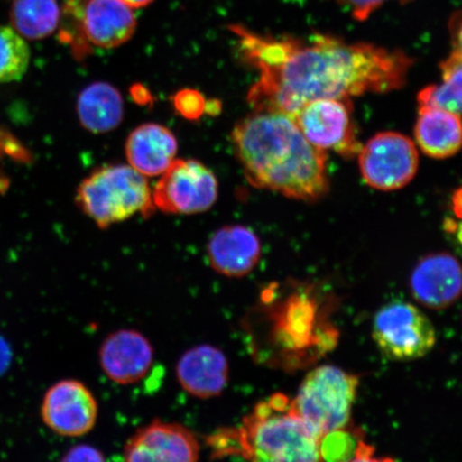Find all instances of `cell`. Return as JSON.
Listing matches in <instances>:
<instances>
[{"label": "cell", "instance_id": "cell-1", "mask_svg": "<svg viewBox=\"0 0 462 462\" xmlns=\"http://www.w3.org/2000/svg\"><path fill=\"white\" fill-rule=\"evenodd\" d=\"M240 54L259 79L248 92L253 111L296 115L321 99H350L402 88L413 60L402 51L315 34L309 42L260 36L242 26Z\"/></svg>", "mask_w": 462, "mask_h": 462}, {"label": "cell", "instance_id": "cell-2", "mask_svg": "<svg viewBox=\"0 0 462 462\" xmlns=\"http://www.w3.org/2000/svg\"><path fill=\"white\" fill-rule=\"evenodd\" d=\"M231 142L252 186L304 201L328 193L326 153L306 140L292 116L253 111L236 124Z\"/></svg>", "mask_w": 462, "mask_h": 462}, {"label": "cell", "instance_id": "cell-3", "mask_svg": "<svg viewBox=\"0 0 462 462\" xmlns=\"http://www.w3.org/2000/svg\"><path fill=\"white\" fill-rule=\"evenodd\" d=\"M216 456L236 455L253 461H320L319 439L292 411L286 395L256 404L239 429L210 439Z\"/></svg>", "mask_w": 462, "mask_h": 462}, {"label": "cell", "instance_id": "cell-4", "mask_svg": "<svg viewBox=\"0 0 462 462\" xmlns=\"http://www.w3.org/2000/svg\"><path fill=\"white\" fill-rule=\"evenodd\" d=\"M77 204L100 228L154 210L152 189L143 173L130 165H108L79 184Z\"/></svg>", "mask_w": 462, "mask_h": 462}, {"label": "cell", "instance_id": "cell-5", "mask_svg": "<svg viewBox=\"0 0 462 462\" xmlns=\"http://www.w3.org/2000/svg\"><path fill=\"white\" fill-rule=\"evenodd\" d=\"M357 388L356 375L333 365L317 367L291 401L292 411L320 440L327 433L349 426Z\"/></svg>", "mask_w": 462, "mask_h": 462}, {"label": "cell", "instance_id": "cell-6", "mask_svg": "<svg viewBox=\"0 0 462 462\" xmlns=\"http://www.w3.org/2000/svg\"><path fill=\"white\" fill-rule=\"evenodd\" d=\"M136 27L133 9L121 0H86L79 14L62 26L60 39L82 60L91 46L114 49L128 42Z\"/></svg>", "mask_w": 462, "mask_h": 462}, {"label": "cell", "instance_id": "cell-7", "mask_svg": "<svg viewBox=\"0 0 462 462\" xmlns=\"http://www.w3.org/2000/svg\"><path fill=\"white\" fill-rule=\"evenodd\" d=\"M372 335L381 354L396 362L420 359L437 343L436 328L430 318L406 301L383 305L374 317Z\"/></svg>", "mask_w": 462, "mask_h": 462}, {"label": "cell", "instance_id": "cell-8", "mask_svg": "<svg viewBox=\"0 0 462 462\" xmlns=\"http://www.w3.org/2000/svg\"><path fill=\"white\" fill-rule=\"evenodd\" d=\"M215 173L195 160H175L162 173L152 199L155 208L169 215H198L216 204Z\"/></svg>", "mask_w": 462, "mask_h": 462}, {"label": "cell", "instance_id": "cell-9", "mask_svg": "<svg viewBox=\"0 0 462 462\" xmlns=\"http://www.w3.org/2000/svg\"><path fill=\"white\" fill-rule=\"evenodd\" d=\"M359 162L362 177L368 186L390 192L413 180L419 169V153L406 135L383 132L361 148Z\"/></svg>", "mask_w": 462, "mask_h": 462}, {"label": "cell", "instance_id": "cell-10", "mask_svg": "<svg viewBox=\"0 0 462 462\" xmlns=\"http://www.w3.org/2000/svg\"><path fill=\"white\" fill-rule=\"evenodd\" d=\"M306 140L318 149L354 158L357 142L350 99H321L306 104L293 116Z\"/></svg>", "mask_w": 462, "mask_h": 462}, {"label": "cell", "instance_id": "cell-11", "mask_svg": "<svg viewBox=\"0 0 462 462\" xmlns=\"http://www.w3.org/2000/svg\"><path fill=\"white\" fill-rule=\"evenodd\" d=\"M97 402L94 394L79 380L58 381L46 391L42 404L43 423L61 437L86 435L94 429Z\"/></svg>", "mask_w": 462, "mask_h": 462}, {"label": "cell", "instance_id": "cell-12", "mask_svg": "<svg viewBox=\"0 0 462 462\" xmlns=\"http://www.w3.org/2000/svg\"><path fill=\"white\" fill-rule=\"evenodd\" d=\"M200 446L194 433L176 423L153 420L126 442V461L192 462L199 458Z\"/></svg>", "mask_w": 462, "mask_h": 462}, {"label": "cell", "instance_id": "cell-13", "mask_svg": "<svg viewBox=\"0 0 462 462\" xmlns=\"http://www.w3.org/2000/svg\"><path fill=\"white\" fill-rule=\"evenodd\" d=\"M417 301L430 310H446L462 294V264L447 252L430 254L419 260L409 281Z\"/></svg>", "mask_w": 462, "mask_h": 462}, {"label": "cell", "instance_id": "cell-14", "mask_svg": "<svg viewBox=\"0 0 462 462\" xmlns=\"http://www.w3.org/2000/svg\"><path fill=\"white\" fill-rule=\"evenodd\" d=\"M99 359L104 374L119 384L138 383L153 364V348L143 335L135 330H120L104 340Z\"/></svg>", "mask_w": 462, "mask_h": 462}, {"label": "cell", "instance_id": "cell-15", "mask_svg": "<svg viewBox=\"0 0 462 462\" xmlns=\"http://www.w3.org/2000/svg\"><path fill=\"white\" fill-rule=\"evenodd\" d=\"M207 255L217 273L244 277L256 268L262 256V245L251 228L228 225L212 235L208 242Z\"/></svg>", "mask_w": 462, "mask_h": 462}, {"label": "cell", "instance_id": "cell-16", "mask_svg": "<svg viewBox=\"0 0 462 462\" xmlns=\"http://www.w3.org/2000/svg\"><path fill=\"white\" fill-rule=\"evenodd\" d=\"M176 374L179 383L189 394L199 398L216 397L227 386V357L217 346H196L184 352L178 361Z\"/></svg>", "mask_w": 462, "mask_h": 462}, {"label": "cell", "instance_id": "cell-17", "mask_svg": "<svg viewBox=\"0 0 462 462\" xmlns=\"http://www.w3.org/2000/svg\"><path fill=\"white\" fill-rule=\"evenodd\" d=\"M173 133L158 124H144L131 133L125 143L130 166L143 176L162 175L176 159Z\"/></svg>", "mask_w": 462, "mask_h": 462}, {"label": "cell", "instance_id": "cell-18", "mask_svg": "<svg viewBox=\"0 0 462 462\" xmlns=\"http://www.w3.org/2000/svg\"><path fill=\"white\" fill-rule=\"evenodd\" d=\"M414 135L421 152L430 157H453L462 148L460 115L440 108L420 107Z\"/></svg>", "mask_w": 462, "mask_h": 462}, {"label": "cell", "instance_id": "cell-19", "mask_svg": "<svg viewBox=\"0 0 462 462\" xmlns=\"http://www.w3.org/2000/svg\"><path fill=\"white\" fill-rule=\"evenodd\" d=\"M124 100L114 86L97 82L86 87L78 99L80 124L92 133H106L124 119Z\"/></svg>", "mask_w": 462, "mask_h": 462}, {"label": "cell", "instance_id": "cell-20", "mask_svg": "<svg viewBox=\"0 0 462 462\" xmlns=\"http://www.w3.org/2000/svg\"><path fill=\"white\" fill-rule=\"evenodd\" d=\"M10 19L21 36L29 40L43 39L60 25V5L57 0H14Z\"/></svg>", "mask_w": 462, "mask_h": 462}, {"label": "cell", "instance_id": "cell-21", "mask_svg": "<svg viewBox=\"0 0 462 462\" xmlns=\"http://www.w3.org/2000/svg\"><path fill=\"white\" fill-rule=\"evenodd\" d=\"M441 82L427 86L419 94L420 107L462 114V58L454 53L441 65Z\"/></svg>", "mask_w": 462, "mask_h": 462}, {"label": "cell", "instance_id": "cell-22", "mask_svg": "<svg viewBox=\"0 0 462 462\" xmlns=\"http://www.w3.org/2000/svg\"><path fill=\"white\" fill-rule=\"evenodd\" d=\"M29 61L31 50L25 40L14 29L0 26V84L24 77Z\"/></svg>", "mask_w": 462, "mask_h": 462}, {"label": "cell", "instance_id": "cell-23", "mask_svg": "<svg viewBox=\"0 0 462 462\" xmlns=\"http://www.w3.org/2000/svg\"><path fill=\"white\" fill-rule=\"evenodd\" d=\"M361 443L356 436L346 429L327 433L320 438L319 450L321 460L346 461L360 459Z\"/></svg>", "mask_w": 462, "mask_h": 462}, {"label": "cell", "instance_id": "cell-24", "mask_svg": "<svg viewBox=\"0 0 462 462\" xmlns=\"http://www.w3.org/2000/svg\"><path fill=\"white\" fill-rule=\"evenodd\" d=\"M176 111L189 120L199 119L207 111V102L199 92L192 89L179 91L173 97Z\"/></svg>", "mask_w": 462, "mask_h": 462}, {"label": "cell", "instance_id": "cell-25", "mask_svg": "<svg viewBox=\"0 0 462 462\" xmlns=\"http://www.w3.org/2000/svg\"><path fill=\"white\" fill-rule=\"evenodd\" d=\"M342 2L349 5L355 19L364 21L366 20L374 10H377L380 5L389 2V0H342ZM401 2H409V0H401Z\"/></svg>", "mask_w": 462, "mask_h": 462}, {"label": "cell", "instance_id": "cell-26", "mask_svg": "<svg viewBox=\"0 0 462 462\" xmlns=\"http://www.w3.org/2000/svg\"><path fill=\"white\" fill-rule=\"evenodd\" d=\"M63 461H102L104 460V456L97 450L96 448H92L90 446H85V444H80V446H77L72 448L66 454L65 457L62 458Z\"/></svg>", "mask_w": 462, "mask_h": 462}, {"label": "cell", "instance_id": "cell-27", "mask_svg": "<svg viewBox=\"0 0 462 462\" xmlns=\"http://www.w3.org/2000/svg\"><path fill=\"white\" fill-rule=\"evenodd\" d=\"M450 37H452V53L462 58V11L453 16L449 24Z\"/></svg>", "mask_w": 462, "mask_h": 462}, {"label": "cell", "instance_id": "cell-28", "mask_svg": "<svg viewBox=\"0 0 462 462\" xmlns=\"http://www.w3.org/2000/svg\"><path fill=\"white\" fill-rule=\"evenodd\" d=\"M11 360H13V351L7 340L0 337V375L7 372Z\"/></svg>", "mask_w": 462, "mask_h": 462}, {"label": "cell", "instance_id": "cell-29", "mask_svg": "<svg viewBox=\"0 0 462 462\" xmlns=\"http://www.w3.org/2000/svg\"><path fill=\"white\" fill-rule=\"evenodd\" d=\"M446 226L448 231L454 234L455 239L457 241L462 250V219L459 223H455L452 219H448Z\"/></svg>", "mask_w": 462, "mask_h": 462}, {"label": "cell", "instance_id": "cell-30", "mask_svg": "<svg viewBox=\"0 0 462 462\" xmlns=\"http://www.w3.org/2000/svg\"><path fill=\"white\" fill-rule=\"evenodd\" d=\"M121 2L128 5L132 9H141L147 7V5L152 4L153 0H121Z\"/></svg>", "mask_w": 462, "mask_h": 462}]
</instances>
